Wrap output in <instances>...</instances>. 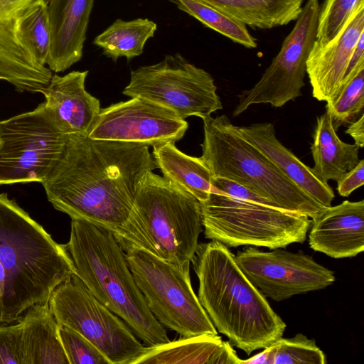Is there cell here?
<instances>
[{
    "label": "cell",
    "instance_id": "1",
    "mask_svg": "<svg viewBox=\"0 0 364 364\" xmlns=\"http://www.w3.org/2000/svg\"><path fill=\"white\" fill-rule=\"evenodd\" d=\"M156 168L146 145L68 134L63 156L42 184L56 210L114 233L128 220L144 176Z\"/></svg>",
    "mask_w": 364,
    "mask_h": 364
},
{
    "label": "cell",
    "instance_id": "2",
    "mask_svg": "<svg viewBox=\"0 0 364 364\" xmlns=\"http://www.w3.org/2000/svg\"><path fill=\"white\" fill-rule=\"evenodd\" d=\"M198 300L218 332L250 355L282 337L286 323L247 278L223 243L198 244L191 259Z\"/></svg>",
    "mask_w": 364,
    "mask_h": 364
},
{
    "label": "cell",
    "instance_id": "3",
    "mask_svg": "<svg viewBox=\"0 0 364 364\" xmlns=\"http://www.w3.org/2000/svg\"><path fill=\"white\" fill-rule=\"evenodd\" d=\"M0 262L8 277L1 324L18 321L76 274L65 245L53 240L7 193H0Z\"/></svg>",
    "mask_w": 364,
    "mask_h": 364
},
{
    "label": "cell",
    "instance_id": "4",
    "mask_svg": "<svg viewBox=\"0 0 364 364\" xmlns=\"http://www.w3.org/2000/svg\"><path fill=\"white\" fill-rule=\"evenodd\" d=\"M76 274L104 306L121 318L146 346L170 341L165 328L149 310L125 257L107 229L72 219L65 245Z\"/></svg>",
    "mask_w": 364,
    "mask_h": 364
},
{
    "label": "cell",
    "instance_id": "5",
    "mask_svg": "<svg viewBox=\"0 0 364 364\" xmlns=\"http://www.w3.org/2000/svg\"><path fill=\"white\" fill-rule=\"evenodd\" d=\"M202 228L200 202L149 171L138 188L128 220L113 235L122 248L136 247L181 264L191 261Z\"/></svg>",
    "mask_w": 364,
    "mask_h": 364
},
{
    "label": "cell",
    "instance_id": "6",
    "mask_svg": "<svg viewBox=\"0 0 364 364\" xmlns=\"http://www.w3.org/2000/svg\"><path fill=\"white\" fill-rule=\"evenodd\" d=\"M200 156L213 177L239 183L277 208L314 219L326 207L292 182L240 133L225 114L206 117Z\"/></svg>",
    "mask_w": 364,
    "mask_h": 364
},
{
    "label": "cell",
    "instance_id": "7",
    "mask_svg": "<svg viewBox=\"0 0 364 364\" xmlns=\"http://www.w3.org/2000/svg\"><path fill=\"white\" fill-rule=\"evenodd\" d=\"M200 205L205 237L228 247L274 250L303 243L311 223L301 213L219 193H210Z\"/></svg>",
    "mask_w": 364,
    "mask_h": 364
},
{
    "label": "cell",
    "instance_id": "8",
    "mask_svg": "<svg viewBox=\"0 0 364 364\" xmlns=\"http://www.w3.org/2000/svg\"><path fill=\"white\" fill-rule=\"evenodd\" d=\"M122 249L149 310L164 327L184 337L218 334L193 289L191 262H167L133 246Z\"/></svg>",
    "mask_w": 364,
    "mask_h": 364
},
{
    "label": "cell",
    "instance_id": "9",
    "mask_svg": "<svg viewBox=\"0 0 364 364\" xmlns=\"http://www.w3.org/2000/svg\"><path fill=\"white\" fill-rule=\"evenodd\" d=\"M68 141L45 106L0 121V185L47 178Z\"/></svg>",
    "mask_w": 364,
    "mask_h": 364
},
{
    "label": "cell",
    "instance_id": "10",
    "mask_svg": "<svg viewBox=\"0 0 364 364\" xmlns=\"http://www.w3.org/2000/svg\"><path fill=\"white\" fill-rule=\"evenodd\" d=\"M48 305L58 325L86 338L110 364H133L146 348L129 326L97 299L76 274L55 288Z\"/></svg>",
    "mask_w": 364,
    "mask_h": 364
},
{
    "label": "cell",
    "instance_id": "11",
    "mask_svg": "<svg viewBox=\"0 0 364 364\" xmlns=\"http://www.w3.org/2000/svg\"><path fill=\"white\" fill-rule=\"evenodd\" d=\"M122 94L156 102L184 119L191 116L203 119L223 109L211 75L180 53L132 70Z\"/></svg>",
    "mask_w": 364,
    "mask_h": 364
},
{
    "label": "cell",
    "instance_id": "12",
    "mask_svg": "<svg viewBox=\"0 0 364 364\" xmlns=\"http://www.w3.org/2000/svg\"><path fill=\"white\" fill-rule=\"evenodd\" d=\"M320 6L318 0H307L269 66L252 88L239 95L234 117L254 105L281 107L302 95L306 60L316 39Z\"/></svg>",
    "mask_w": 364,
    "mask_h": 364
},
{
    "label": "cell",
    "instance_id": "13",
    "mask_svg": "<svg viewBox=\"0 0 364 364\" xmlns=\"http://www.w3.org/2000/svg\"><path fill=\"white\" fill-rule=\"evenodd\" d=\"M235 258L251 283L275 301L325 289L336 279L334 272L301 251L277 248L264 252L249 246L237 252Z\"/></svg>",
    "mask_w": 364,
    "mask_h": 364
},
{
    "label": "cell",
    "instance_id": "14",
    "mask_svg": "<svg viewBox=\"0 0 364 364\" xmlns=\"http://www.w3.org/2000/svg\"><path fill=\"white\" fill-rule=\"evenodd\" d=\"M188 127L186 119L168 108L134 97L101 108L87 136L153 147L166 142L176 143L183 137Z\"/></svg>",
    "mask_w": 364,
    "mask_h": 364
},
{
    "label": "cell",
    "instance_id": "15",
    "mask_svg": "<svg viewBox=\"0 0 364 364\" xmlns=\"http://www.w3.org/2000/svg\"><path fill=\"white\" fill-rule=\"evenodd\" d=\"M38 0H0V80L19 92H41L53 73L26 51L18 34L22 14Z\"/></svg>",
    "mask_w": 364,
    "mask_h": 364
},
{
    "label": "cell",
    "instance_id": "16",
    "mask_svg": "<svg viewBox=\"0 0 364 364\" xmlns=\"http://www.w3.org/2000/svg\"><path fill=\"white\" fill-rule=\"evenodd\" d=\"M310 247L331 257H353L364 250V200L326 208L311 219Z\"/></svg>",
    "mask_w": 364,
    "mask_h": 364
},
{
    "label": "cell",
    "instance_id": "17",
    "mask_svg": "<svg viewBox=\"0 0 364 364\" xmlns=\"http://www.w3.org/2000/svg\"><path fill=\"white\" fill-rule=\"evenodd\" d=\"M364 32V9L357 11L343 31L331 42L315 43L306 60V73L312 95L318 101L329 102L338 92L352 55Z\"/></svg>",
    "mask_w": 364,
    "mask_h": 364
},
{
    "label": "cell",
    "instance_id": "18",
    "mask_svg": "<svg viewBox=\"0 0 364 364\" xmlns=\"http://www.w3.org/2000/svg\"><path fill=\"white\" fill-rule=\"evenodd\" d=\"M87 70L53 75L41 92L45 106L65 134L87 136L101 107L100 100L85 90Z\"/></svg>",
    "mask_w": 364,
    "mask_h": 364
},
{
    "label": "cell",
    "instance_id": "19",
    "mask_svg": "<svg viewBox=\"0 0 364 364\" xmlns=\"http://www.w3.org/2000/svg\"><path fill=\"white\" fill-rule=\"evenodd\" d=\"M95 0H48L50 43L46 61L55 73L80 60Z\"/></svg>",
    "mask_w": 364,
    "mask_h": 364
},
{
    "label": "cell",
    "instance_id": "20",
    "mask_svg": "<svg viewBox=\"0 0 364 364\" xmlns=\"http://www.w3.org/2000/svg\"><path fill=\"white\" fill-rule=\"evenodd\" d=\"M238 129L247 141L292 182L323 206H331L335 198L332 188L277 139L272 123H254L238 127Z\"/></svg>",
    "mask_w": 364,
    "mask_h": 364
},
{
    "label": "cell",
    "instance_id": "21",
    "mask_svg": "<svg viewBox=\"0 0 364 364\" xmlns=\"http://www.w3.org/2000/svg\"><path fill=\"white\" fill-rule=\"evenodd\" d=\"M232 344L213 334L184 337L146 346L133 364H241Z\"/></svg>",
    "mask_w": 364,
    "mask_h": 364
},
{
    "label": "cell",
    "instance_id": "22",
    "mask_svg": "<svg viewBox=\"0 0 364 364\" xmlns=\"http://www.w3.org/2000/svg\"><path fill=\"white\" fill-rule=\"evenodd\" d=\"M22 325L24 364H70L59 336V325L48 303L26 310Z\"/></svg>",
    "mask_w": 364,
    "mask_h": 364
},
{
    "label": "cell",
    "instance_id": "23",
    "mask_svg": "<svg viewBox=\"0 0 364 364\" xmlns=\"http://www.w3.org/2000/svg\"><path fill=\"white\" fill-rule=\"evenodd\" d=\"M360 148L343 141L337 135L331 116L326 112L317 117L311 151L314 173L321 181H337L359 162Z\"/></svg>",
    "mask_w": 364,
    "mask_h": 364
},
{
    "label": "cell",
    "instance_id": "24",
    "mask_svg": "<svg viewBox=\"0 0 364 364\" xmlns=\"http://www.w3.org/2000/svg\"><path fill=\"white\" fill-rule=\"evenodd\" d=\"M152 156L164 178L183 188L200 202L214 192L212 173L201 157L183 153L174 142L153 146Z\"/></svg>",
    "mask_w": 364,
    "mask_h": 364
},
{
    "label": "cell",
    "instance_id": "25",
    "mask_svg": "<svg viewBox=\"0 0 364 364\" xmlns=\"http://www.w3.org/2000/svg\"><path fill=\"white\" fill-rule=\"evenodd\" d=\"M156 29L157 24L149 18L117 19L95 38L93 43L114 62L122 57L129 60L143 53Z\"/></svg>",
    "mask_w": 364,
    "mask_h": 364
},
{
    "label": "cell",
    "instance_id": "26",
    "mask_svg": "<svg viewBox=\"0 0 364 364\" xmlns=\"http://www.w3.org/2000/svg\"><path fill=\"white\" fill-rule=\"evenodd\" d=\"M17 29L26 51L46 66L50 43L48 0H38L31 6L21 16Z\"/></svg>",
    "mask_w": 364,
    "mask_h": 364
},
{
    "label": "cell",
    "instance_id": "27",
    "mask_svg": "<svg viewBox=\"0 0 364 364\" xmlns=\"http://www.w3.org/2000/svg\"><path fill=\"white\" fill-rule=\"evenodd\" d=\"M181 11L198 20L204 26L247 48L257 47L256 39L244 23L196 0H170Z\"/></svg>",
    "mask_w": 364,
    "mask_h": 364
},
{
    "label": "cell",
    "instance_id": "28",
    "mask_svg": "<svg viewBox=\"0 0 364 364\" xmlns=\"http://www.w3.org/2000/svg\"><path fill=\"white\" fill-rule=\"evenodd\" d=\"M326 112L331 116L336 130L341 126L348 127L364 114V68L326 102Z\"/></svg>",
    "mask_w": 364,
    "mask_h": 364
},
{
    "label": "cell",
    "instance_id": "29",
    "mask_svg": "<svg viewBox=\"0 0 364 364\" xmlns=\"http://www.w3.org/2000/svg\"><path fill=\"white\" fill-rule=\"evenodd\" d=\"M362 9L364 0H324L320 6L315 43L325 46L333 41Z\"/></svg>",
    "mask_w": 364,
    "mask_h": 364
},
{
    "label": "cell",
    "instance_id": "30",
    "mask_svg": "<svg viewBox=\"0 0 364 364\" xmlns=\"http://www.w3.org/2000/svg\"><path fill=\"white\" fill-rule=\"evenodd\" d=\"M275 348L274 364H326L324 353L314 339L298 333L292 338H279L273 343Z\"/></svg>",
    "mask_w": 364,
    "mask_h": 364
},
{
    "label": "cell",
    "instance_id": "31",
    "mask_svg": "<svg viewBox=\"0 0 364 364\" xmlns=\"http://www.w3.org/2000/svg\"><path fill=\"white\" fill-rule=\"evenodd\" d=\"M58 331L70 364H110L102 353L79 333L60 325Z\"/></svg>",
    "mask_w": 364,
    "mask_h": 364
},
{
    "label": "cell",
    "instance_id": "32",
    "mask_svg": "<svg viewBox=\"0 0 364 364\" xmlns=\"http://www.w3.org/2000/svg\"><path fill=\"white\" fill-rule=\"evenodd\" d=\"M265 18L271 28L297 19L304 0H247Z\"/></svg>",
    "mask_w": 364,
    "mask_h": 364
},
{
    "label": "cell",
    "instance_id": "33",
    "mask_svg": "<svg viewBox=\"0 0 364 364\" xmlns=\"http://www.w3.org/2000/svg\"><path fill=\"white\" fill-rule=\"evenodd\" d=\"M253 29H271L265 18L247 0H196Z\"/></svg>",
    "mask_w": 364,
    "mask_h": 364
},
{
    "label": "cell",
    "instance_id": "34",
    "mask_svg": "<svg viewBox=\"0 0 364 364\" xmlns=\"http://www.w3.org/2000/svg\"><path fill=\"white\" fill-rule=\"evenodd\" d=\"M0 324V364H24L21 323Z\"/></svg>",
    "mask_w": 364,
    "mask_h": 364
},
{
    "label": "cell",
    "instance_id": "35",
    "mask_svg": "<svg viewBox=\"0 0 364 364\" xmlns=\"http://www.w3.org/2000/svg\"><path fill=\"white\" fill-rule=\"evenodd\" d=\"M211 184L214 188V193L226 194L244 200L277 208L269 200L234 181L225 178L213 177Z\"/></svg>",
    "mask_w": 364,
    "mask_h": 364
},
{
    "label": "cell",
    "instance_id": "36",
    "mask_svg": "<svg viewBox=\"0 0 364 364\" xmlns=\"http://www.w3.org/2000/svg\"><path fill=\"white\" fill-rule=\"evenodd\" d=\"M336 181L338 194L342 197H348L364 184V160H360L353 168L345 173Z\"/></svg>",
    "mask_w": 364,
    "mask_h": 364
},
{
    "label": "cell",
    "instance_id": "37",
    "mask_svg": "<svg viewBox=\"0 0 364 364\" xmlns=\"http://www.w3.org/2000/svg\"><path fill=\"white\" fill-rule=\"evenodd\" d=\"M345 132L354 139L355 145L363 148L364 146V114L348 125Z\"/></svg>",
    "mask_w": 364,
    "mask_h": 364
},
{
    "label": "cell",
    "instance_id": "38",
    "mask_svg": "<svg viewBox=\"0 0 364 364\" xmlns=\"http://www.w3.org/2000/svg\"><path fill=\"white\" fill-rule=\"evenodd\" d=\"M274 355L275 348L274 344L272 343L264 348L261 353L247 360H242L241 364H274Z\"/></svg>",
    "mask_w": 364,
    "mask_h": 364
},
{
    "label": "cell",
    "instance_id": "39",
    "mask_svg": "<svg viewBox=\"0 0 364 364\" xmlns=\"http://www.w3.org/2000/svg\"><path fill=\"white\" fill-rule=\"evenodd\" d=\"M8 277L6 272L0 262V324H1L4 301L7 292Z\"/></svg>",
    "mask_w": 364,
    "mask_h": 364
}]
</instances>
